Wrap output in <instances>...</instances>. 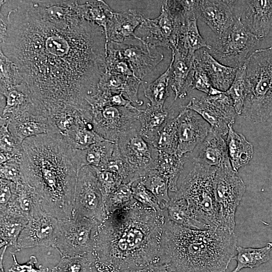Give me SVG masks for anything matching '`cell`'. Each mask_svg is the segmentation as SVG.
I'll use <instances>...</instances> for the list:
<instances>
[{"mask_svg":"<svg viewBox=\"0 0 272 272\" xmlns=\"http://www.w3.org/2000/svg\"><path fill=\"white\" fill-rule=\"evenodd\" d=\"M0 52L15 64L35 105L48 116L67 107L88 110L105 72L103 27L77 15L55 21L32 1L1 3Z\"/></svg>","mask_w":272,"mask_h":272,"instance_id":"6da1fadb","label":"cell"},{"mask_svg":"<svg viewBox=\"0 0 272 272\" xmlns=\"http://www.w3.org/2000/svg\"><path fill=\"white\" fill-rule=\"evenodd\" d=\"M164 210L159 213L135 200L108 215L100 224L94 267L100 272H129L160 263Z\"/></svg>","mask_w":272,"mask_h":272,"instance_id":"7a4b0ae2","label":"cell"},{"mask_svg":"<svg viewBox=\"0 0 272 272\" xmlns=\"http://www.w3.org/2000/svg\"><path fill=\"white\" fill-rule=\"evenodd\" d=\"M23 181L35 190L42 209L60 220L72 218L80 170L75 150L58 134H43L22 143Z\"/></svg>","mask_w":272,"mask_h":272,"instance_id":"3957f363","label":"cell"},{"mask_svg":"<svg viewBox=\"0 0 272 272\" xmlns=\"http://www.w3.org/2000/svg\"><path fill=\"white\" fill-rule=\"evenodd\" d=\"M235 232L220 228L191 229L166 219L160 263L169 272H225L234 256Z\"/></svg>","mask_w":272,"mask_h":272,"instance_id":"277c9868","label":"cell"},{"mask_svg":"<svg viewBox=\"0 0 272 272\" xmlns=\"http://www.w3.org/2000/svg\"><path fill=\"white\" fill-rule=\"evenodd\" d=\"M244 65L248 94L241 116L263 122L272 115V46L255 50Z\"/></svg>","mask_w":272,"mask_h":272,"instance_id":"5b68a950","label":"cell"},{"mask_svg":"<svg viewBox=\"0 0 272 272\" xmlns=\"http://www.w3.org/2000/svg\"><path fill=\"white\" fill-rule=\"evenodd\" d=\"M217 169L194 163L173 196L185 199L195 219L210 228H222L214 193Z\"/></svg>","mask_w":272,"mask_h":272,"instance_id":"8992f818","label":"cell"},{"mask_svg":"<svg viewBox=\"0 0 272 272\" xmlns=\"http://www.w3.org/2000/svg\"><path fill=\"white\" fill-rule=\"evenodd\" d=\"M100 224L94 219L86 217L61 220L54 247L61 257L94 255Z\"/></svg>","mask_w":272,"mask_h":272,"instance_id":"52a82bcc","label":"cell"},{"mask_svg":"<svg viewBox=\"0 0 272 272\" xmlns=\"http://www.w3.org/2000/svg\"><path fill=\"white\" fill-rule=\"evenodd\" d=\"M260 41L238 19L224 36L217 39L208 51L220 63L237 69L245 64Z\"/></svg>","mask_w":272,"mask_h":272,"instance_id":"ba28073f","label":"cell"},{"mask_svg":"<svg viewBox=\"0 0 272 272\" xmlns=\"http://www.w3.org/2000/svg\"><path fill=\"white\" fill-rule=\"evenodd\" d=\"M214 185L220 226L234 232L235 214L245 191V184L232 166H229L217 169Z\"/></svg>","mask_w":272,"mask_h":272,"instance_id":"9c48e42d","label":"cell"},{"mask_svg":"<svg viewBox=\"0 0 272 272\" xmlns=\"http://www.w3.org/2000/svg\"><path fill=\"white\" fill-rule=\"evenodd\" d=\"M73 217L94 219L100 224L107 217L104 199L93 167L85 166L79 171Z\"/></svg>","mask_w":272,"mask_h":272,"instance_id":"30bf717a","label":"cell"},{"mask_svg":"<svg viewBox=\"0 0 272 272\" xmlns=\"http://www.w3.org/2000/svg\"><path fill=\"white\" fill-rule=\"evenodd\" d=\"M186 17L174 15L162 6L160 14L154 19L145 18L136 29L134 38L154 47L174 48Z\"/></svg>","mask_w":272,"mask_h":272,"instance_id":"8fae6325","label":"cell"},{"mask_svg":"<svg viewBox=\"0 0 272 272\" xmlns=\"http://www.w3.org/2000/svg\"><path fill=\"white\" fill-rule=\"evenodd\" d=\"M182 106L197 113L212 130L222 137L227 135L229 127L233 126L237 115L232 100L225 92L192 98Z\"/></svg>","mask_w":272,"mask_h":272,"instance_id":"7c38bea8","label":"cell"},{"mask_svg":"<svg viewBox=\"0 0 272 272\" xmlns=\"http://www.w3.org/2000/svg\"><path fill=\"white\" fill-rule=\"evenodd\" d=\"M115 143L121 155L140 179L155 169L159 150L142 137L135 125L122 132Z\"/></svg>","mask_w":272,"mask_h":272,"instance_id":"4fadbf2b","label":"cell"},{"mask_svg":"<svg viewBox=\"0 0 272 272\" xmlns=\"http://www.w3.org/2000/svg\"><path fill=\"white\" fill-rule=\"evenodd\" d=\"M60 226L61 220L47 213L37 204L19 237L16 252L37 246L54 247Z\"/></svg>","mask_w":272,"mask_h":272,"instance_id":"5bb4252c","label":"cell"},{"mask_svg":"<svg viewBox=\"0 0 272 272\" xmlns=\"http://www.w3.org/2000/svg\"><path fill=\"white\" fill-rule=\"evenodd\" d=\"M140 109L105 105L90 108L95 131L106 140L116 142L119 135L134 125Z\"/></svg>","mask_w":272,"mask_h":272,"instance_id":"9a60e30c","label":"cell"},{"mask_svg":"<svg viewBox=\"0 0 272 272\" xmlns=\"http://www.w3.org/2000/svg\"><path fill=\"white\" fill-rule=\"evenodd\" d=\"M120 55L129 64L135 77L142 80L164 59L156 47L129 38L122 43L113 42Z\"/></svg>","mask_w":272,"mask_h":272,"instance_id":"2e32d148","label":"cell"},{"mask_svg":"<svg viewBox=\"0 0 272 272\" xmlns=\"http://www.w3.org/2000/svg\"><path fill=\"white\" fill-rule=\"evenodd\" d=\"M5 116L8 117L11 132L21 144L32 137L57 133L49 117L35 105Z\"/></svg>","mask_w":272,"mask_h":272,"instance_id":"e0dca14e","label":"cell"},{"mask_svg":"<svg viewBox=\"0 0 272 272\" xmlns=\"http://www.w3.org/2000/svg\"><path fill=\"white\" fill-rule=\"evenodd\" d=\"M198 18L218 36H224L238 19L236 1H195Z\"/></svg>","mask_w":272,"mask_h":272,"instance_id":"ac0fdd59","label":"cell"},{"mask_svg":"<svg viewBox=\"0 0 272 272\" xmlns=\"http://www.w3.org/2000/svg\"><path fill=\"white\" fill-rule=\"evenodd\" d=\"M176 118L178 136L177 153L183 156L204 141L211 127L197 113L182 106Z\"/></svg>","mask_w":272,"mask_h":272,"instance_id":"d6986e66","label":"cell"},{"mask_svg":"<svg viewBox=\"0 0 272 272\" xmlns=\"http://www.w3.org/2000/svg\"><path fill=\"white\" fill-rule=\"evenodd\" d=\"M237 16L245 28L260 41L272 26V1H236Z\"/></svg>","mask_w":272,"mask_h":272,"instance_id":"ffe728a7","label":"cell"},{"mask_svg":"<svg viewBox=\"0 0 272 272\" xmlns=\"http://www.w3.org/2000/svg\"><path fill=\"white\" fill-rule=\"evenodd\" d=\"M171 51L170 86L176 100L185 97L191 86L194 56L176 49Z\"/></svg>","mask_w":272,"mask_h":272,"instance_id":"44dd1931","label":"cell"},{"mask_svg":"<svg viewBox=\"0 0 272 272\" xmlns=\"http://www.w3.org/2000/svg\"><path fill=\"white\" fill-rule=\"evenodd\" d=\"M194 163L216 169L231 166L226 142L212 129L199 145Z\"/></svg>","mask_w":272,"mask_h":272,"instance_id":"7402d4cb","label":"cell"},{"mask_svg":"<svg viewBox=\"0 0 272 272\" xmlns=\"http://www.w3.org/2000/svg\"><path fill=\"white\" fill-rule=\"evenodd\" d=\"M193 60L205 70L214 88L225 92L230 88L235 77L237 69L220 63L206 48L196 51Z\"/></svg>","mask_w":272,"mask_h":272,"instance_id":"603a6c76","label":"cell"},{"mask_svg":"<svg viewBox=\"0 0 272 272\" xmlns=\"http://www.w3.org/2000/svg\"><path fill=\"white\" fill-rule=\"evenodd\" d=\"M145 19L143 14L135 9L114 12L107 26V43L109 41L122 43L134 37L136 29Z\"/></svg>","mask_w":272,"mask_h":272,"instance_id":"cb8c5ba5","label":"cell"},{"mask_svg":"<svg viewBox=\"0 0 272 272\" xmlns=\"http://www.w3.org/2000/svg\"><path fill=\"white\" fill-rule=\"evenodd\" d=\"M147 84L135 76H129L105 71L97 86V89L112 94H123L132 103L142 106L143 101L138 98V90L141 85Z\"/></svg>","mask_w":272,"mask_h":272,"instance_id":"d4e9b609","label":"cell"},{"mask_svg":"<svg viewBox=\"0 0 272 272\" xmlns=\"http://www.w3.org/2000/svg\"><path fill=\"white\" fill-rule=\"evenodd\" d=\"M0 247H11L15 253L19 237L29 219L19 211L11 208L0 209Z\"/></svg>","mask_w":272,"mask_h":272,"instance_id":"484cf974","label":"cell"},{"mask_svg":"<svg viewBox=\"0 0 272 272\" xmlns=\"http://www.w3.org/2000/svg\"><path fill=\"white\" fill-rule=\"evenodd\" d=\"M146 108L140 110L138 120L141 124L139 130L142 137L149 144L173 116V111L147 103Z\"/></svg>","mask_w":272,"mask_h":272,"instance_id":"4316f807","label":"cell"},{"mask_svg":"<svg viewBox=\"0 0 272 272\" xmlns=\"http://www.w3.org/2000/svg\"><path fill=\"white\" fill-rule=\"evenodd\" d=\"M197 18L194 7L187 13L185 22L180 30L177 43L173 49H177L191 55L202 48L211 49V45L208 44L200 34L197 24Z\"/></svg>","mask_w":272,"mask_h":272,"instance_id":"83f0119b","label":"cell"},{"mask_svg":"<svg viewBox=\"0 0 272 272\" xmlns=\"http://www.w3.org/2000/svg\"><path fill=\"white\" fill-rule=\"evenodd\" d=\"M115 146L116 143L105 140L84 150H75V158L79 169L90 166L103 170L110 159Z\"/></svg>","mask_w":272,"mask_h":272,"instance_id":"f1b7e54d","label":"cell"},{"mask_svg":"<svg viewBox=\"0 0 272 272\" xmlns=\"http://www.w3.org/2000/svg\"><path fill=\"white\" fill-rule=\"evenodd\" d=\"M62 138L71 148L77 150H84L94 144L106 140L95 131L89 115L83 116Z\"/></svg>","mask_w":272,"mask_h":272,"instance_id":"f546056e","label":"cell"},{"mask_svg":"<svg viewBox=\"0 0 272 272\" xmlns=\"http://www.w3.org/2000/svg\"><path fill=\"white\" fill-rule=\"evenodd\" d=\"M226 144L232 167L234 171L246 165L253 155V147L242 134L236 132L232 126L229 127Z\"/></svg>","mask_w":272,"mask_h":272,"instance_id":"4dcf8cb0","label":"cell"},{"mask_svg":"<svg viewBox=\"0 0 272 272\" xmlns=\"http://www.w3.org/2000/svg\"><path fill=\"white\" fill-rule=\"evenodd\" d=\"M167 220L185 228L196 230L210 229L208 226L197 220L190 210L186 200L174 196L164 207Z\"/></svg>","mask_w":272,"mask_h":272,"instance_id":"1f68e13d","label":"cell"},{"mask_svg":"<svg viewBox=\"0 0 272 272\" xmlns=\"http://www.w3.org/2000/svg\"><path fill=\"white\" fill-rule=\"evenodd\" d=\"M185 162L184 155L177 153L170 154L159 151V155L155 169L168 182L169 190L173 192L178 191V180L183 170Z\"/></svg>","mask_w":272,"mask_h":272,"instance_id":"d6a6232c","label":"cell"},{"mask_svg":"<svg viewBox=\"0 0 272 272\" xmlns=\"http://www.w3.org/2000/svg\"><path fill=\"white\" fill-rule=\"evenodd\" d=\"M272 250V242H268L261 248H246L237 246V253L232 259L236 261L237 265L231 272H239L244 268H253L267 262Z\"/></svg>","mask_w":272,"mask_h":272,"instance_id":"836d02e7","label":"cell"},{"mask_svg":"<svg viewBox=\"0 0 272 272\" xmlns=\"http://www.w3.org/2000/svg\"><path fill=\"white\" fill-rule=\"evenodd\" d=\"M0 163L14 160L21 162L22 144L18 142L9 128L8 116L0 117Z\"/></svg>","mask_w":272,"mask_h":272,"instance_id":"e575fe53","label":"cell"},{"mask_svg":"<svg viewBox=\"0 0 272 272\" xmlns=\"http://www.w3.org/2000/svg\"><path fill=\"white\" fill-rule=\"evenodd\" d=\"M171 64L166 71L146 88L143 86L145 96L153 106L163 108L164 103L170 95Z\"/></svg>","mask_w":272,"mask_h":272,"instance_id":"d590c367","label":"cell"},{"mask_svg":"<svg viewBox=\"0 0 272 272\" xmlns=\"http://www.w3.org/2000/svg\"><path fill=\"white\" fill-rule=\"evenodd\" d=\"M150 144L159 151L170 154L177 153L178 136L176 117L173 116L168 120Z\"/></svg>","mask_w":272,"mask_h":272,"instance_id":"8d00e7d4","label":"cell"},{"mask_svg":"<svg viewBox=\"0 0 272 272\" xmlns=\"http://www.w3.org/2000/svg\"><path fill=\"white\" fill-rule=\"evenodd\" d=\"M140 180L156 197L161 208L164 210L170 200L167 180L154 169L148 172Z\"/></svg>","mask_w":272,"mask_h":272,"instance_id":"74e56055","label":"cell"},{"mask_svg":"<svg viewBox=\"0 0 272 272\" xmlns=\"http://www.w3.org/2000/svg\"><path fill=\"white\" fill-rule=\"evenodd\" d=\"M84 18L104 29L105 35L108 22L112 18L113 12L103 1H84Z\"/></svg>","mask_w":272,"mask_h":272,"instance_id":"f35d334b","label":"cell"},{"mask_svg":"<svg viewBox=\"0 0 272 272\" xmlns=\"http://www.w3.org/2000/svg\"><path fill=\"white\" fill-rule=\"evenodd\" d=\"M225 93L232 100L237 114L241 115L248 94L244 65L237 68L234 80Z\"/></svg>","mask_w":272,"mask_h":272,"instance_id":"ab89813d","label":"cell"},{"mask_svg":"<svg viewBox=\"0 0 272 272\" xmlns=\"http://www.w3.org/2000/svg\"><path fill=\"white\" fill-rule=\"evenodd\" d=\"M94 262V254L61 257L51 272H92Z\"/></svg>","mask_w":272,"mask_h":272,"instance_id":"60d3db41","label":"cell"},{"mask_svg":"<svg viewBox=\"0 0 272 272\" xmlns=\"http://www.w3.org/2000/svg\"><path fill=\"white\" fill-rule=\"evenodd\" d=\"M133 182L122 183L104 200L107 216L130 205L135 199L133 197Z\"/></svg>","mask_w":272,"mask_h":272,"instance_id":"b9f144b4","label":"cell"},{"mask_svg":"<svg viewBox=\"0 0 272 272\" xmlns=\"http://www.w3.org/2000/svg\"><path fill=\"white\" fill-rule=\"evenodd\" d=\"M101 170H107L118 174L122 177L123 183H134L140 179L121 155L116 143L110 159Z\"/></svg>","mask_w":272,"mask_h":272,"instance_id":"7bdbcfd3","label":"cell"},{"mask_svg":"<svg viewBox=\"0 0 272 272\" xmlns=\"http://www.w3.org/2000/svg\"><path fill=\"white\" fill-rule=\"evenodd\" d=\"M133 198L143 206L153 209L159 213L163 212L154 194L144 185L140 179L132 185Z\"/></svg>","mask_w":272,"mask_h":272,"instance_id":"ee69618b","label":"cell"},{"mask_svg":"<svg viewBox=\"0 0 272 272\" xmlns=\"http://www.w3.org/2000/svg\"><path fill=\"white\" fill-rule=\"evenodd\" d=\"M191 87L192 89L203 92L207 95H215L223 93L213 87L205 70L194 60Z\"/></svg>","mask_w":272,"mask_h":272,"instance_id":"f6af8a7d","label":"cell"},{"mask_svg":"<svg viewBox=\"0 0 272 272\" xmlns=\"http://www.w3.org/2000/svg\"><path fill=\"white\" fill-rule=\"evenodd\" d=\"M94 168L100 188L105 200L108 195L123 183V179L120 175L115 172Z\"/></svg>","mask_w":272,"mask_h":272,"instance_id":"bcb514c9","label":"cell"},{"mask_svg":"<svg viewBox=\"0 0 272 272\" xmlns=\"http://www.w3.org/2000/svg\"><path fill=\"white\" fill-rule=\"evenodd\" d=\"M21 163L17 160H11L1 164V178L17 184L23 182Z\"/></svg>","mask_w":272,"mask_h":272,"instance_id":"7dc6e473","label":"cell"},{"mask_svg":"<svg viewBox=\"0 0 272 272\" xmlns=\"http://www.w3.org/2000/svg\"><path fill=\"white\" fill-rule=\"evenodd\" d=\"M12 254L13 263L9 269V272H49V268L44 267L42 265H40L38 268L36 267L37 259L34 255H31L27 262L20 264L17 261L15 253Z\"/></svg>","mask_w":272,"mask_h":272,"instance_id":"c3c4849f","label":"cell"},{"mask_svg":"<svg viewBox=\"0 0 272 272\" xmlns=\"http://www.w3.org/2000/svg\"><path fill=\"white\" fill-rule=\"evenodd\" d=\"M17 183L1 178L0 209L6 207L13 198Z\"/></svg>","mask_w":272,"mask_h":272,"instance_id":"681fc988","label":"cell"},{"mask_svg":"<svg viewBox=\"0 0 272 272\" xmlns=\"http://www.w3.org/2000/svg\"><path fill=\"white\" fill-rule=\"evenodd\" d=\"M129 272H169L165 264L156 263Z\"/></svg>","mask_w":272,"mask_h":272,"instance_id":"f907efd6","label":"cell"},{"mask_svg":"<svg viewBox=\"0 0 272 272\" xmlns=\"http://www.w3.org/2000/svg\"><path fill=\"white\" fill-rule=\"evenodd\" d=\"M7 246H5L2 249V251H1V257H0V272H5L4 265H3V259L4 256L6 252V251L7 249Z\"/></svg>","mask_w":272,"mask_h":272,"instance_id":"816d5d0a","label":"cell"},{"mask_svg":"<svg viewBox=\"0 0 272 272\" xmlns=\"http://www.w3.org/2000/svg\"><path fill=\"white\" fill-rule=\"evenodd\" d=\"M92 272H100V271H98L94 267L93 269Z\"/></svg>","mask_w":272,"mask_h":272,"instance_id":"f5cc1de1","label":"cell"}]
</instances>
